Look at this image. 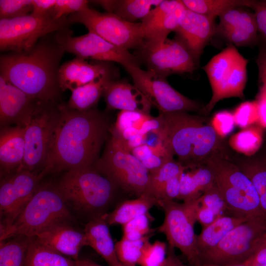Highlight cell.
Segmentation results:
<instances>
[{
  "label": "cell",
  "instance_id": "cell-1",
  "mask_svg": "<svg viewBox=\"0 0 266 266\" xmlns=\"http://www.w3.org/2000/svg\"><path fill=\"white\" fill-rule=\"evenodd\" d=\"M59 116L49 150L39 177L94 167L109 132L107 117L96 109L80 111L58 104Z\"/></svg>",
  "mask_w": 266,
  "mask_h": 266
},
{
  "label": "cell",
  "instance_id": "cell-2",
  "mask_svg": "<svg viewBox=\"0 0 266 266\" xmlns=\"http://www.w3.org/2000/svg\"><path fill=\"white\" fill-rule=\"evenodd\" d=\"M55 33L41 38L28 51L0 57V75L39 101L56 102L62 91L59 71L66 51Z\"/></svg>",
  "mask_w": 266,
  "mask_h": 266
},
{
  "label": "cell",
  "instance_id": "cell-3",
  "mask_svg": "<svg viewBox=\"0 0 266 266\" xmlns=\"http://www.w3.org/2000/svg\"><path fill=\"white\" fill-rule=\"evenodd\" d=\"M161 114L164 127L161 140L183 166L193 168L206 164L217 154L220 137L201 118L185 111Z\"/></svg>",
  "mask_w": 266,
  "mask_h": 266
},
{
  "label": "cell",
  "instance_id": "cell-4",
  "mask_svg": "<svg viewBox=\"0 0 266 266\" xmlns=\"http://www.w3.org/2000/svg\"><path fill=\"white\" fill-rule=\"evenodd\" d=\"M56 186L66 204L88 215L90 220L109 213V208L120 203L117 201L120 189L94 167L66 171Z\"/></svg>",
  "mask_w": 266,
  "mask_h": 266
},
{
  "label": "cell",
  "instance_id": "cell-5",
  "mask_svg": "<svg viewBox=\"0 0 266 266\" xmlns=\"http://www.w3.org/2000/svg\"><path fill=\"white\" fill-rule=\"evenodd\" d=\"M72 219L67 204L56 186H39L14 221L0 229V241L18 235L35 237Z\"/></svg>",
  "mask_w": 266,
  "mask_h": 266
},
{
  "label": "cell",
  "instance_id": "cell-6",
  "mask_svg": "<svg viewBox=\"0 0 266 266\" xmlns=\"http://www.w3.org/2000/svg\"><path fill=\"white\" fill-rule=\"evenodd\" d=\"M214 184L222 195L229 215L246 219L266 218L257 191L237 165L216 154L207 161Z\"/></svg>",
  "mask_w": 266,
  "mask_h": 266
},
{
  "label": "cell",
  "instance_id": "cell-7",
  "mask_svg": "<svg viewBox=\"0 0 266 266\" xmlns=\"http://www.w3.org/2000/svg\"><path fill=\"white\" fill-rule=\"evenodd\" d=\"M94 167L125 193L138 197L146 192L149 171L111 133L102 156Z\"/></svg>",
  "mask_w": 266,
  "mask_h": 266
},
{
  "label": "cell",
  "instance_id": "cell-8",
  "mask_svg": "<svg viewBox=\"0 0 266 266\" xmlns=\"http://www.w3.org/2000/svg\"><path fill=\"white\" fill-rule=\"evenodd\" d=\"M266 238V218L249 219L238 225L213 248L200 254V264L233 265L246 262Z\"/></svg>",
  "mask_w": 266,
  "mask_h": 266
},
{
  "label": "cell",
  "instance_id": "cell-9",
  "mask_svg": "<svg viewBox=\"0 0 266 266\" xmlns=\"http://www.w3.org/2000/svg\"><path fill=\"white\" fill-rule=\"evenodd\" d=\"M199 199L183 203L174 200H161L157 205L165 214L164 222L157 231L166 235L169 245L181 251L189 266L200 264L197 235L194 231L197 212L200 206Z\"/></svg>",
  "mask_w": 266,
  "mask_h": 266
},
{
  "label": "cell",
  "instance_id": "cell-10",
  "mask_svg": "<svg viewBox=\"0 0 266 266\" xmlns=\"http://www.w3.org/2000/svg\"><path fill=\"white\" fill-rule=\"evenodd\" d=\"M247 63L237 49L230 46L213 56L202 67L212 91L211 99L203 109L204 113H209L224 99L244 97Z\"/></svg>",
  "mask_w": 266,
  "mask_h": 266
},
{
  "label": "cell",
  "instance_id": "cell-11",
  "mask_svg": "<svg viewBox=\"0 0 266 266\" xmlns=\"http://www.w3.org/2000/svg\"><path fill=\"white\" fill-rule=\"evenodd\" d=\"M68 16L56 19L49 13L32 14L12 19H0V51L21 52L30 50L44 36L69 28Z\"/></svg>",
  "mask_w": 266,
  "mask_h": 266
},
{
  "label": "cell",
  "instance_id": "cell-12",
  "mask_svg": "<svg viewBox=\"0 0 266 266\" xmlns=\"http://www.w3.org/2000/svg\"><path fill=\"white\" fill-rule=\"evenodd\" d=\"M70 24L83 25L88 32L94 33L109 43L129 50L138 49L145 35L141 22L131 23L108 12H100L89 6L67 16Z\"/></svg>",
  "mask_w": 266,
  "mask_h": 266
},
{
  "label": "cell",
  "instance_id": "cell-13",
  "mask_svg": "<svg viewBox=\"0 0 266 266\" xmlns=\"http://www.w3.org/2000/svg\"><path fill=\"white\" fill-rule=\"evenodd\" d=\"M59 116L56 102L41 101L25 130V156L16 171L41 169L46 159ZM16 172V171H15Z\"/></svg>",
  "mask_w": 266,
  "mask_h": 266
},
{
  "label": "cell",
  "instance_id": "cell-14",
  "mask_svg": "<svg viewBox=\"0 0 266 266\" xmlns=\"http://www.w3.org/2000/svg\"><path fill=\"white\" fill-rule=\"evenodd\" d=\"M131 76L133 84L147 98L160 113L193 111L200 109L195 100L173 88L166 78L149 69L133 65L124 67Z\"/></svg>",
  "mask_w": 266,
  "mask_h": 266
},
{
  "label": "cell",
  "instance_id": "cell-15",
  "mask_svg": "<svg viewBox=\"0 0 266 266\" xmlns=\"http://www.w3.org/2000/svg\"><path fill=\"white\" fill-rule=\"evenodd\" d=\"M57 41L65 50L84 60L116 62L123 67L133 65L139 66L141 63L136 55L129 50L112 44L98 35L90 32L78 36H72L69 28L55 33Z\"/></svg>",
  "mask_w": 266,
  "mask_h": 266
},
{
  "label": "cell",
  "instance_id": "cell-16",
  "mask_svg": "<svg viewBox=\"0 0 266 266\" xmlns=\"http://www.w3.org/2000/svg\"><path fill=\"white\" fill-rule=\"evenodd\" d=\"M147 69L166 77L173 74L192 73L197 62L178 37L152 44L144 42L136 54Z\"/></svg>",
  "mask_w": 266,
  "mask_h": 266
},
{
  "label": "cell",
  "instance_id": "cell-17",
  "mask_svg": "<svg viewBox=\"0 0 266 266\" xmlns=\"http://www.w3.org/2000/svg\"><path fill=\"white\" fill-rule=\"evenodd\" d=\"M38 173L16 171L3 177L0 185V229L10 226L39 187Z\"/></svg>",
  "mask_w": 266,
  "mask_h": 266
},
{
  "label": "cell",
  "instance_id": "cell-18",
  "mask_svg": "<svg viewBox=\"0 0 266 266\" xmlns=\"http://www.w3.org/2000/svg\"><path fill=\"white\" fill-rule=\"evenodd\" d=\"M0 75V122L2 128L14 124L26 127L39 103Z\"/></svg>",
  "mask_w": 266,
  "mask_h": 266
},
{
  "label": "cell",
  "instance_id": "cell-19",
  "mask_svg": "<svg viewBox=\"0 0 266 266\" xmlns=\"http://www.w3.org/2000/svg\"><path fill=\"white\" fill-rule=\"evenodd\" d=\"M214 19L186 7L175 31L197 63L216 31Z\"/></svg>",
  "mask_w": 266,
  "mask_h": 266
},
{
  "label": "cell",
  "instance_id": "cell-20",
  "mask_svg": "<svg viewBox=\"0 0 266 266\" xmlns=\"http://www.w3.org/2000/svg\"><path fill=\"white\" fill-rule=\"evenodd\" d=\"M216 30L237 46L252 44L256 41L258 32L254 13L240 7L230 9L221 15Z\"/></svg>",
  "mask_w": 266,
  "mask_h": 266
},
{
  "label": "cell",
  "instance_id": "cell-21",
  "mask_svg": "<svg viewBox=\"0 0 266 266\" xmlns=\"http://www.w3.org/2000/svg\"><path fill=\"white\" fill-rule=\"evenodd\" d=\"M35 237L44 246L74 260L78 259L81 249L87 245L84 231L73 227L69 222L54 226Z\"/></svg>",
  "mask_w": 266,
  "mask_h": 266
},
{
  "label": "cell",
  "instance_id": "cell-22",
  "mask_svg": "<svg viewBox=\"0 0 266 266\" xmlns=\"http://www.w3.org/2000/svg\"><path fill=\"white\" fill-rule=\"evenodd\" d=\"M107 110L136 111L150 114L152 104L134 85L125 80H113L103 95Z\"/></svg>",
  "mask_w": 266,
  "mask_h": 266
},
{
  "label": "cell",
  "instance_id": "cell-23",
  "mask_svg": "<svg viewBox=\"0 0 266 266\" xmlns=\"http://www.w3.org/2000/svg\"><path fill=\"white\" fill-rule=\"evenodd\" d=\"M112 67L109 62L89 63L76 57L61 65L59 71L60 89L62 91L69 90L71 92L99 77Z\"/></svg>",
  "mask_w": 266,
  "mask_h": 266
},
{
  "label": "cell",
  "instance_id": "cell-24",
  "mask_svg": "<svg viewBox=\"0 0 266 266\" xmlns=\"http://www.w3.org/2000/svg\"><path fill=\"white\" fill-rule=\"evenodd\" d=\"M25 127L19 126L1 128L0 167L1 177L16 171L25 156Z\"/></svg>",
  "mask_w": 266,
  "mask_h": 266
},
{
  "label": "cell",
  "instance_id": "cell-25",
  "mask_svg": "<svg viewBox=\"0 0 266 266\" xmlns=\"http://www.w3.org/2000/svg\"><path fill=\"white\" fill-rule=\"evenodd\" d=\"M108 226L102 217H98L88 221L84 232L87 245L97 252L109 266H116L119 261Z\"/></svg>",
  "mask_w": 266,
  "mask_h": 266
},
{
  "label": "cell",
  "instance_id": "cell-26",
  "mask_svg": "<svg viewBox=\"0 0 266 266\" xmlns=\"http://www.w3.org/2000/svg\"><path fill=\"white\" fill-rule=\"evenodd\" d=\"M118 74L113 66L99 77L71 91L67 105L74 110L84 111L94 108L103 95L107 85L116 79Z\"/></svg>",
  "mask_w": 266,
  "mask_h": 266
},
{
  "label": "cell",
  "instance_id": "cell-27",
  "mask_svg": "<svg viewBox=\"0 0 266 266\" xmlns=\"http://www.w3.org/2000/svg\"><path fill=\"white\" fill-rule=\"evenodd\" d=\"M163 0H101L91 1L101 6L106 12L112 13L121 19L136 23L142 20Z\"/></svg>",
  "mask_w": 266,
  "mask_h": 266
},
{
  "label": "cell",
  "instance_id": "cell-28",
  "mask_svg": "<svg viewBox=\"0 0 266 266\" xmlns=\"http://www.w3.org/2000/svg\"><path fill=\"white\" fill-rule=\"evenodd\" d=\"M157 205V200L145 193L135 199L123 200L102 217L109 226H122L137 216L148 213L151 208Z\"/></svg>",
  "mask_w": 266,
  "mask_h": 266
},
{
  "label": "cell",
  "instance_id": "cell-29",
  "mask_svg": "<svg viewBox=\"0 0 266 266\" xmlns=\"http://www.w3.org/2000/svg\"><path fill=\"white\" fill-rule=\"evenodd\" d=\"M248 219L231 215L218 217L211 224L202 229L197 236L200 254L216 246L229 232Z\"/></svg>",
  "mask_w": 266,
  "mask_h": 266
},
{
  "label": "cell",
  "instance_id": "cell-30",
  "mask_svg": "<svg viewBox=\"0 0 266 266\" xmlns=\"http://www.w3.org/2000/svg\"><path fill=\"white\" fill-rule=\"evenodd\" d=\"M33 237L18 235L0 241V266H27Z\"/></svg>",
  "mask_w": 266,
  "mask_h": 266
},
{
  "label": "cell",
  "instance_id": "cell-31",
  "mask_svg": "<svg viewBox=\"0 0 266 266\" xmlns=\"http://www.w3.org/2000/svg\"><path fill=\"white\" fill-rule=\"evenodd\" d=\"M186 7L180 0V3L153 26L144 30V42L156 44L163 42L168 35L177 28Z\"/></svg>",
  "mask_w": 266,
  "mask_h": 266
},
{
  "label": "cell",
  "instance_id": "cell-32",
  "mask_svg": "<svg viewBox=\"0 0 266 266\" xmlns=\"http://www.w3.org/2000/svg\"><path fill=\"white\" fill-rule=\"evenodd\" d=\"M75 260L52 250L33 237L28 250L27 266H75Z\"/></svg>",
  "mask_w": 266,
  "mask_h": 266
},
{
  "label": "cell",
  "instance_id": "cell-33",
  "mask_svg": "<svg viewBox=\"0 0 266 266\" xmlns=\"http://www.w3.org/2000/svg\"><path fill=\"white\" fill-rule=\"evenodd\" d=\"M188 9L215 19L233 8L248 7L250 0H181Z\"/></svg>",
  "mask_w": 266,
  "mask_h": 266
},
{
  "label": "cell",
  "instance_id": "cell-34",
  "mask_svg": "<svg viewBox=\"0 0 266 266\" xmlns=\"http://www.w3.org/2000/svg\"><path fill=\"white\" fill-rule=\"evenodd\" d=\"M186 168L173 159L166 163L160 169L150 174L147 193L159 200L166 184L171 179L183 172Z\"/></svg>",
  "mask_w": 266,
  "mask_h": 266
},
{
  "label": "cell",
  "instance_id": "cell-35",
  "mask_svg": "<svg viewBox=\"0 0 266 266\" xmlns=\"http://www.w3.org/2000/svg\"><path fill=\"white\" fill-rule=\"evenodd\" d=\"M262 142V132L257 127H248L233 134L229 144L235 151L247 156L254 154Z\"/></svg>",
  "mask_w": 266,
  "mask_h": 266
},
{
  "label": "cell",
  "instance_id": "cell-36",
  "mask_svg": "<svg viewBox=\"0 0 266 266\" xmlns=\"http://www.w3.org/2000/svg\"><path fill=\"white\" fill-rule=\"evenodd\" d=\"M237 166L253 184L262 209L266 216V162L248 161L242 162Z\"/></svg>",
  "mask_w": 266,
  "mask_h": 266
},
{
  "label": "cell",
  "instance_id": "cell-37",
  "mask_svg": "<svg viewBox=\"0 0 266 266\" xmlns=\"http://www.w3.org/2000/svg\"><path fill=\"white\" fill-rule=\"evenodd\" d=\"M154 233L137 240H131L122 236L115 244L116 253L119 262L129 266H136L144 244L149 240Z\"/></svg>",
  "mask_w": 266,
  "mask_h": 266
},
{
  "label": "cell",
  "instance_id": "cell-38",
  "mask_svg": "<svg viewBox=\"0 0 266 266\" xmlns=\"http://www.w3.org/2000/svg\"><path fill=\"white\" fill-rule=\"evenodd\" d=\"M167 246L163 241H147L143 247L138 265L140 266H164L167 256Z\"/></svg>",
  "mask_w": 266,
  "mask_h": 266
},
{
  "label": "cell",
  "instance_id": "cell-39",
  "mask_svg": "<svg viewBox=\"0 0 266 266\" xmlns=\"http://www.w3.org/2000/svg\"><path fill=\"white\" fill-rule=\"evenodd\" d=\"M149 213L137 216L122 225L123 237L131 240H137L157 231L156 229H151L150 219Z\"/></svg>",
  "mask_w": 266,
  "mask_h": 266
},
{
  "label": "cell",
  "instance_id": "cell-40",
  "mask_svg": "<svg viewBox=\"0 0 266 266\" xmlns=\"http://www.w3.org/2000/svg\"><path fill=\"white\" fill-rule=\"evenodd\" d=\"M152 116L136 111L122 110L118 114L115 125L110 130L119 133L124 130L133 127L140 130L143 123Z\"/></svg>",
  "mask_w": 266,
  "mask_h": 266
},
{
  "label": "cell",
  "instance_id": "cell-41",
  "mask_svg": "<svg viewBox=\"0 0 266 266\" xmlns=\"http://www.w3.org/2000/svg\"><path fill=\"white\" fill-rule=\"evenodd\" d=\"M33 0H0V19H12L29 15Z\"/></svg>",
  "mask_w": 266,
  "mask_h": 266
},
{
  "label": "cell",
  "instance_id": "cell-42",
  "mask_svg": "<svg viewBox=\"0 0 266 266\" xmlns=\"http://www.w3.org/2000/svg\"><path fill=\"white\" fill-rule=\"evenodd\" d=\"M234 123L239 127L245 129L259 119L257 100L245 101L239 104L233 113Z\"/></svg>",
  "mask_w": 266,
  "mask_h": 266
},
{
  "label": "cell",
  "instance_id": "cell-43",
  "mask_svg": "<svg viewBox=\"0 0 266 266\" xmlns=\"http://www.w3.org/2000/svg\"><path fill=\"white\" fill-rule=\"evenodd\" d=\"M199 199L200 205L212 210L218 217L224 215L223 213L225 212H228L226 203L215 184L205 191Z\"/></svg>",
  "mask_w": 266,
  "mask_h": 266
},
{
  "label": "cell",
  "instance_id": "cell-44",
  "mask_svg": "<svg viewBox=\"0 0 266 266\" xmlns=\"http://www.w3.org/2000/svg\"><path fill=\"white\" fill-rule=\"evenodd\" d=\"M179 3L180 0H163L160 4L153 8L141 20L143 31L156 23L168 13L175 8Z\"/></svg>",
  "mask_w": 266,
  "mask_h": 266
},
{
  "label": "cell",
  "instance_id": "cell-45",
  "mask_svg": "<svg viewBox=\"0 0 266 266\" xmlns=\"http://www.w3.org/2000/svg\"><path fill=\"white\" fill-rule=\"evenodd\" d=\"M87 0H57L51 13L56 19L78 12L89 6Z\"/></svg>",
  "mask_w": 266,
  "mask_h": 266
},
{
  "label": "cell",
  "instance_id": "cell-46",
  "mask_svg": "<svg viewBox=\"0 0 266 266\" xmlns=\"http://www.w3.org/2000/svg\"><path fill=\"white\" fill-rule=\"evenodd\" d=\"M234 125L233 113L223 110L214 115L211 126L220 137H224L232 132Z\"/></svg>",
  "mask_w": 266,
  "mask_h": 266
},
{
  "label": "cell",
  "instance_id": "cell-47",
  "mask_svg": "<svg viewBox=\"0 0 266 266\" xmlns=\"http://www.w3.org/2000/svg\"><path fill=\"white\" fill-rule=\"evenodd\" d=\"M248 7L254 11L258 32L266 41V0H250Z\"/></svg>",
  "mask_w": 266,
  "mask_h": 266
},
{
  "label": "cell",
  "instance_id": "cell-48",
  "mask_svg": "<svg viewBox=\"0 0 266 266\" xmlns=\"http://www.w3.org/2000/svg\"><path fill=\"white\" fill-rule=\"evenodd\" d=\"M256 63L258 67L259 78L261 84L258 99L266 100V47L261 48Z\"/></svg>",
  "mask_w": 266,
  "mask_h": 266
},
{
  "label": "cell",
  "instance_id": "cell-49",
  "mask_svg": "<svg viewBox=\"0 0 266 266\" xmlns=\"http://www.w3.org/2000/svg\"><path fill=\"white\" fill-rule=\"evenodd\" d=\"M164 127V118L163 114L160 113L156 117H151L145 121L139 130V133L147 135L149 133H154L160 137Z\"/></svg>",
  "mask_w": 266,
  "mask_h": 266
},
{
  "label": "cell",
  "instance_id": "cell-50",
  "mask_svg": "<svg viewBox=\"0 0 266 266\" xmlns=\"http://www.w3.org/2000/svg\"><path fill=\"white\" fill-rule=\"evenodd\" d=\"M182 173L173 178L166 184L161 193L159 200H174L176 199H178L180 194V179Z\"/></svg>",
  "mask_w": 266,
  "mask_h": 266
},
{
  "label": "cell",
  "instance_id": "cell-51",
  "mask_svg": "<svg viewBox=\"0 0 266 266\" xmlns=\"http://www.w3.org/2000/svg\"><path fill=\"white\" fill-rule=\"evenodd\" d=\"M172 159H173V158L164 157L152 154L143 160L141 163L151 174L157 171L167 161Z\"/></svg>",
  "mask_w": 266,
  "mask_h": 266
},
{
  "label": "cell",
  "instance_id": "cell-52",
  "mask_svg": "<svg viewBox=\"0 0 266 266\" xmlns=\"http://www.w3.org/2000/svg\"><path fill=\"white\" fill-rule=\"evenodd\" d=\"M57 0H33V9L31 14L41 16L50 13Z\"/></svg>",
  "mask_w": 266,
  "mask_h": 266
},
{
  "label": "cell",
  "instance_id": "cell-53",
  "mask_svg": "<svg viewBox=\"0 0 266 266\" xmlns=\"http://www.w3.org/2000/svg\"><path fill=\"white\" fill-rule=\"evenodd\" d=\"M218 217L211 209L200 204L197 212V221L202 226L203 229L211 224Z\"/></svg>",
  "mask_w": 266,
  "mask_h": 266
},
{
  "label": "cell",
  "instance_id": "cell-54",
  "mask_svg": "<svg viewBox=\"0 0 266 266\" xmlns=\"http://www.w3.org/2000/svg\"><path fill=\"white\" fill-rule=\"evenodd\" d=\"M245 263L249 266L266 265V238L254 254Z\"/></svg>",
  "mask_w": 266,
  "mask_h": 266
},
{
  "label": "cell",
  "instance_id": "cell-55",
  "mask_svg": "<svg viewBox=\"0 0 266 266\" xmlns=\"http://www.w3.org/2000/svg\"><path fill=\"white\" fill-rule=\"evenodd\" d=\"M113 134V133H112ZM119 139V138H118ZM147 135L139 133L132 139L125 142H122L124 147L131 152L133 149L146 143Z\"/></svg>",
  "mask_w": 266,
  "mask_h": 266
},
{
  "label": "cell",
  "instance_id": "cell-56",
  "mask_svg": "<svg viewBox=\"0 0 266 266\" xmlns=\"http://www.w3.org/2000/svg\"><path fill=\"white\" fill-rule=\"evenodd\" d=\"M131 153L136 158L142 162L153 154V151L152 146L146 143L133 149Z\"/></svg>",
  "mask_w": 266,
  "mask_h": 266
},
{
  "label": "cell",
  "instance_id": "cell-57",
  "mask_svg": "<svg viewBox=\"0 0 266 266\" xmlns=\"http://www.w3.org/2000/svg\"><path fill=\"white\" fill-rule=\"evenodd\" d=\"M164 266H189L185 265L178 258L175 252V248L169 245L167 246V256Z\"/></svg>",
  "mask_w": 266,
  "mask_h": 266
},
{
  "label": "cell",
  "instance_id": "cell-58",
  "mask_svg": "<svg viewBox=\"0 0 266 266\" xmlns=\"http://www.w3.org/2000/svg\"><path fill=\"white\" fill-rule=\"evenodd\" d=\"M259 119L258 122L263 128H266V100L258 99Z\"/></svg>",
  "mask_w": 266,
  "mask_h": 266
},
{
  "label": "cell",
  "instance_id": "cell-59",
  "mask_svg": "<svg viewBox=\"0 0 266 266\" xmlns=\"http://www.w3.org/2000/svg\"><path fill=\"white\" fill-rule=\"evenodd\" d=\"M75 264V266H102L88 259H78Z\"/></svg>",
  "mask_w": 266,
  "mask_h": 266
},
{
  "label": "cell",
  "instance_id": "cell-60",
  "mask_svg": "<svg viewBox=\"0 0 266 266\" xmlns=\"http://www.w3.org/2000/svg\"><path fill=\"white\" fill-rule=\"evenodd\" d=\"M196 266H249L246 263L233 265H214V264H200Z\"/></svg>",
  "mask_w": 266,
  "mask_h": 266
},
{
  "label": "cell",
  "instance_id": "cell-61",
  "mask_svg": "<svg viewBox=\"0 0 266 266\" xmlns=\"http://www.w3.org/2000/svg\"><path fill=\"white\" fill-rule=\"evenodd\" d=\"M116 266H127V265L123 264L121 263L120 262H119V263Z\"/></svg>",
  "mask_w": 266,
  "mask_h": 266
},
{
  "label": "cell",
  "instance_id": "cell-62",
  "mask_svg": "<svg viewBox=\"0 0 266 266\" xmlns=\"http://www.w3.org/2000/svg\"><path fill=\"white\" fill-rule=\"evenodd\" d=\"M266 266V265H263V266Z\"/></svg>",
  "mask_w": 266,
  "mask_h": 266
}]
</instances>
